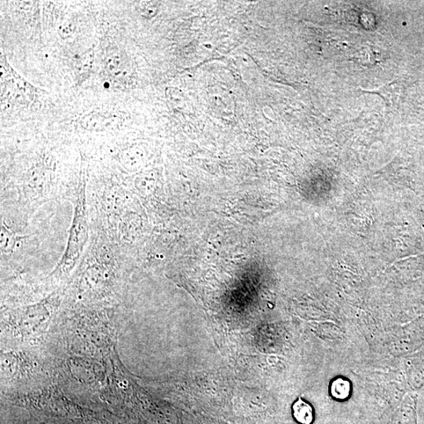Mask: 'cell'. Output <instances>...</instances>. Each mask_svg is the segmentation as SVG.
<instances>
[{"mask_svg":"<svg viewBox=\"0 0 424 424\" xmlns=\"http://www.w3.org/2000/svg\"><path fill=\"white\" fill-rule=\"evenodd\" d=\"M75 27L72 21L70 20H65L62 21V24L58 27L57 32L62 39H68L74 33Z\"/></svg>","mask_w":424,"mask_h":424,"instance_id":"9c48e42d","label":"cell"},{"mask_svg":"<svg viewBox=\"0 0 424 424\" xmlns=\"http://www.w3.org/2000/svg\"><path fill=\"white\" fill-rule=\"evenodd\" d=\"M27 236L19 235L13 230L7 223L1 219V232H0V250L2 259L16 255L23 248Z\"/></svg>","mask_w":424,"mask_h":424,"instance_id":"7a4b0ae2","label":"cell"},{"mask_svg":"<svg viewBox=\"0 0 424 424\" xmlns=\"http://www.w3.org/2000/svg\"><path fill=\"white\" fill-rule=\"evenodd\" d=\"M350 393V384L343 379H335L331 386V394L333 398L340 400L347 398Z\"/></svg>","mask_w":424,"mask_h":424,"instance_id":"52a82bcc","label":"cell"},{"mask_svg":"<svg viewBox=\"0 0 424 424\" xmlns=\"http://www.w3.org/2000/svg\"><path fill=\"white\" fill-rule=\"evenodd\" d=\"M125 65V57L123 51L118 48L108 51L105 57V67L109 74L113 77L123 75Z\"/></svg>","mask_w":424,"mask_h":424,"instance_id":"277c9868","label":"cell"},{"mask_svg":"<svg viewBox=\"0 0 424 424\" xmlns=\"http://www.w3.org/2000/svg\"><path fill=\"white\" fill-rule=\"evenodd\" d=\"M115 116L106 113H94L86 115L79 121L80 126L89 131H104L115 123Z\"/></svg>","mask_w":424,"mask_h":424,"instance_id":"3957f363","label":"cell"},{"mask_svg":"<svg viewBox=\"0 0 424 424\" xmlns=\"http://www.w3.org/2000/svg\"><path fill=\"white\" fill-rule=\"evenodd\" d=\"M137 10L142 16L146 18H152L157 13V5L152 2H142L138 5Z\"/></svg>","mask_w":424,"mask_h":424,"instance_id":"ba28073f","label":"cell"},{"mask_svg":"<svg viewBox=\"0 0 424 424\" xmlns=\"http://www.w3.org/2000/svg\"><path fill=\"white\" fill-rule=\"evenodd\" d=\"M292 414L295 420L301 424H311L314 419L312 406L301 398H299L292 406Z\"/></svg>","mask_w":424,"mask_h":424,"instance_id":"8992f818","label":"cell"},{"mask_svg":"<svg viewBox=\"0 0 424 424\" xmlns=\"http://www.w3.org/2000/svg\"><path fill=\"white\" fill-rule=\"evenodd\" d=\"M87 179L84 168L80 172L78 185L73 193V218L67 245L55 269L51 275L62 277L69 275L78 262L82 260L89 241L90 218L87 199Z\"/></svg>","mask_w":424,"mask_h":424,"instance_id":"6da1fadb","label":"cell"},{"mask_svg":"<svg viewBox=\"0 0 424 424\" xmlns=\"http://www.w3.org/2000/svg\"><path fill=\"white\" fill-rule=\"evenodd\" d=\"M94 62V51L89 49L86 51L76 64L75 70L77 78L79 82H84L91 76Z\"/></svg>","mask_w":424,"mask_h":424,"instance_id":"5b68a950","label":"cell"}]
</instances>
